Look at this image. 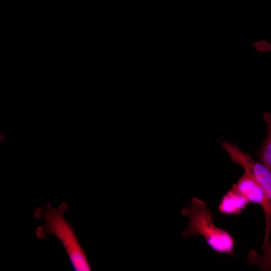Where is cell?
Returning <instances> with one entry per match:
<instances>
[{
  "label": "cell",
  "mask_w": 271,
  "mask_h": 271,
  "mask_svg": "<svg viewBox=\"0 0 271 271\" xmlns=\"http://www.w3.org/2000/svg\"><path fill=\"white\" fill-rule=\"evenodd\" d=\"M68 207V204L63 202L55 209L52 208L49 203L43 208L35 209L33 212L35 218H43L45 222L43 226L36 228V235L41 239L48 234H54L61 241L74 270L91 271L86 254L79 244L72 225L64 218Z\"/></svg>",
  "instance_id": "6da1fadb"
},
{
  "label": "cell",
  "mask_w": 271,
  "mask_h": 271,
  "mask_svg": "<svg viewBox=\"0 0 271 271\" xmlns=\"http://www.w3.org/2000/svg\"><path fill=\"white\" fill-rule=\"evenodd\" d=\"M181 214L189 219L186 229L182 234L184 238L200 235L216 252L234 253V239L229 232L215 224L211 212L205 202L193 198L182 210Z\"/></svg>",
  "instance_id": "7a4b0ae2"
},
{
  "label": "cell",
  "mask_w": 271,
  "mask_h": 271,
  "mask_svg": "<svg viewBox=\"0 0 271 271\" xmlns=\"http://www.w3.org/2000/svg\"><path fill=\"white\" fill-rule=\"evenodd\" d=\"M220 145L227 152L231 161L240 165L244 173L256 180L261 186L265 194L266 206L263 211L265 232L262 249L267 246L271 227V172L260 162L255 161L251 156L242 151L235 144L221 142Z\"/></svg>",
  "instance_id": "3957f363"
},
{
  "label": "cell",
  "mask_w": 271,
  "mask_h": 271,
  "mask_svg": "<svg viewBox=\"0 0 271 271\" xmlns=\"http://www.w3.org/2000/svg\"><path fill=\"white\" fill-rule=\"evenodd\" d=\"M232 187L244 197L249 203L259 205L263 211L265 209L266 199L264 190L251 177L244 173Z\"/></svg>",
  "instance_id": "277c9868"
},
{
  "label": "cell",
  "mask_w": 271,
  "mask_h": 271,
  "mask_svg": "<svg viewBox=\"0 0 271 271\" xmlns=\"http://www.w3.org/2000/svg\"><path fill=\"white\" fill-rule=\"evenodd\" d=\"M249 203L232 187L222 197L218 210L226 215L238 214L244 209Z\"/></svg>",
  "instance_id": "5b68a950"
},
{
  "label": "cell",
  "mask_w": 271,
  "mask_h": 271,
  "mask_svg": "<svg viewBox=\"0 0 271 271\" xmlns=\"http://www.w3.org/2000/svg\"><path fill=\"white\" fill-rule=\"evenodd\" d=\"M262 117L267 125V133L256 155L271 172V113L265 112Z\"/></svg>",
  "instance_id": "8992f818"
},
{
  "label": "cell",
  "mask_w": 271,
  "mask_h": 271,
  "mask_svg": "<svg viewBox=\"0 0 271 271\" xmlns=\"http://www.w3.org/2000/svg\"><path fill=\"white\" fill-rule=\"evenodd\" d=\"M248 261L253 266L261 270L271 271V238L266 248L261 253L251 250L247 256Z\"/></svg>",
  "instance_id": "52a82bcc"
},
{
  "label": "cell",
  "mask_w": 271,
  "mask_h": 271,
  "mask_svg": "<svg viewBox=\"0 0 271 271\" xmlns=\"http://www.w3.org/2000/svg\"><path fill=\"white\" fill-rule=\"evenodd\" d=\"M254 46L260 52H271V44L264 40L255 43Z\"/></svg>",
  "instance_id": "ba28073f"
}]
</instances>
